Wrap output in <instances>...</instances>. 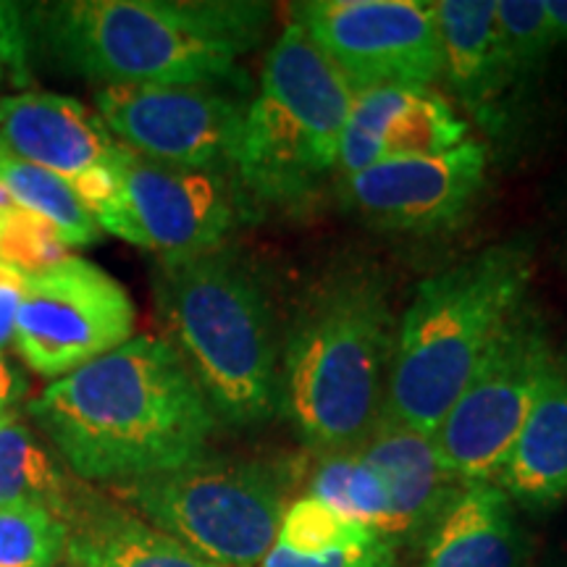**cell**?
Instances as JSON below:
<instances>
[{
	"label": "cell",
	"mask_w": 567,
	"mask_h": 567,
	"mask_svg": "<svg viewBox=\"0 0 567 567\" xmlns=\"http://www.w3.org/2000/svg\"><path fill=\"white\" fill-rule=\"evenodd\" d=\"M134 329L137 308L122 284L92 260L66 255L27 276L13 347L32 373L59 381L130 342Z\"/></svg>",
	"instance_id": "10"
},
{
	"label": "cell",
	"mask_w": 567,
	"mask_h": 567,
	"mask_svg": "<svg viewBox=\"0 0 567 567\" xmlns=\"http://www.w3.org/2000/svg\"><path fill=\"white\" fill-rule=\"evenodd\" d=\"M555 350L547 318L526 300L494 337L434 434L442 463L460 484L499 476Z\"/></svg>",
	"instance_id": "8"
},
{
	"label": "cell",
	"mask_w": 567,
	"mask_h": 567,
	"mask_svg": "<svg viewBox=\"0 0 567 567\" xmlns=\"http://www.w3.org/2000/svg\"><path fill=\"white\" fill-rule=\"evenodd\" d=\"M534 245L505 239L417 284L396 323L386 415L436 434L494 337L528 300Z\"/></svg>",
	"instance_id": "5"
},
{
	"label": "cell",
	"mask_w": 567,
	"mask_h": 567,
	"mask_svg": "<svg viewBox=\"0 0 567 567\" xmlns=\"http://www.w3.org/2000/svg\"><path fill=\"white\" fill-rule=\"evenodd\" d=\"M513 499L494 481H467L425 534L421 567H520Z\"/></svg>",
	"instance_id": "19"
},
{
	"label": "cell",
	"mask_w": 567,
	"mask_h": 567,
	"mask_svg": "<svg viewBox=\"0 0 567 567\" xmlns=\"http://www.w3.org/2000/svg\"><path fill=\"white\" fill-rule=\"evenodd\" d=\"M63 559L71 567H221L90 484L66 517Z\"/></svg>",
	"instance_id": "17"
},
{
	"label": "cell",
	"mask_w": 567,
	"mask_h": 567,
	"mask_svg": "<svg viewBox=\"0 0 567 567\" xmlns=\"http://www.w3.org/2000/svg\"><path fill=\"white\" fill-rule=\"evenodd\" d=\"M496 53L509 90L528 87L557 51L544 0H496Z\"/></svg>",
	"instance_id": "24"
},
{
	"label": "cell",
	"mask_w": 567,
	"mask_h": 567,
	"mask_svg": "<svg viewBox=\"0 0 567 567\" xmlns=\"http://www.w3.org/2000/svg\"><path fill=\"white\" fill-rule=\"evenodd\" d=\"M6 158H9V153H6V147H3V145H0V163H3Z\"/></svg>",
	"instance_id": "34"
},
{
	"label": "cell",
	"mask_w": 567,
	"mask_h": 567,
	"mask_svg": "<svg viewBox=\"0 0 567 567\" xmlns=\"http://www.w3.org/2000/svg\"><path fill=\"white\" fill-rule=\"evenodd\" d=\"M396 321L371 266L321 276L281 344V413L318 457L358 450L386 413Z\"/></svg>",
	"instance_id": "3"
},
{
	"label": "cell",
	"mask_w": 567,
	"mask_h": 567,
	"mask_svg": "<svg viewBox=\"0 0 567 567\" xmlns=\"http://www.w3.org/2000/svg\"><path fill=\"white\" fill-rule=\"evenodd\" d=\"M163 339L182 354L218 423L247 429L281 413V344L271 295L234 247L153 268Z\"/></svg>",
	"instance_id": "4"
},
{
	"label": "cell",
	"mask_w": 567,
	"mask_h": 567,
	"mask_svg": "<svg viewBox=\"0 0 567 567\" xmlns=\"http://www.w3.org/2000/svg\"><path fill=\"white\" fill-rule=\"evenodd\" d=\"M358 452L379 473L389 492L392 502L389 542L394 547L429 534L457 488L463 486L442 463L434 434H423L386 413L358 446Z\"/></svg>",
	"instance_id": "15"
},
{
	"label": "cell",
	"mask_w": 567,
	"mask_h": 567,
	"mask_svg": "<svg viewBox=\"0 0 567 567\" xmlns=\"http://www.w3.org/2000/svg\"><path fill=\"white\" fill-rule=\"evenodd\" d=\"M0 84H3V61H0ZM0 103H3V97H0Z\"/></svg>",
	"instance_id": "35"
},
{
	"label": "cell",
	"mask_w": 567,
	"mask_h": 567,
	"mask_svg": "<svg viewBox=\"0 0 567 567\" xmlns=\"http://www.w3.org/2000/svg\"><path fill=\"white\" fill-rule=\"evenodd\" d=\"M71 476L122 486L208 455L218 417L182 354L161 334H134L95 363L24 402Z\"/></svg>",
	"instance_id": "1"
},
{
	"label": "cell",
	"mask_w": 567,
	"mask_h": 567,
	"mask_svg": "<svg viewBox=\"0 0 567 567\" xmlns=\"http://www.w3.org/2000/svg\"><path fill=\"white\" fill-rule=\"evenodd\" d=\"M17 417H19V410H11V408L0 405V425L9 423V421H17Z\"/></svg>",
	"instance_id": "32"
},
{
	"label": "cell",
	"mask_w": 567,
	"mask_h": 567,
	"mask_svg": "<svg viewBox=\"0 0 567 567\" xmlns=\"http://www.w3.org/2000/svg\"><path fill=\"white\" fill-rule=\"evenodd\" d=\"M0 184L9 189L13 203L45 218L66 247H90L101 239L103 231L92 210L61 176L9 155L0 163Z\"/></svg>",
	"instance_id": "23"
},
{
	"label": "cell",
	"mask_w": 567,
	"mask_h": 567,
	"mask_svg": "<svg viewBox=\"0 0 567 567\" xmlns=\"http://www.w3.org/2000/svg\"><path fill=\"white\" fill-rule=\"evenodd\" d=\"M92 216L101 231L158 260H182L229 245L252 216V200L237 176L168 166L122 145L116 189Z\"/></svg>",
	"instance_id": "9"
},
{
	"label": "cell",
	"mask_w": 567,
	"mask_h": 567,
	"mask_svg": "<svg viewBox=\"0 0 567 567\" xmlns=\"http://www.w3.org/2000/svg\"><path fill=\"white\" fill-rule=\"evenodd\" d=\"M27 32L66 74L111 84L213 87L239 80L271 9L239 0H63L32 6Z\"/></svg>",
	"instance_id": "2"
},
{
	"label": "cell",
	"mask_w": 567,
	"mask_h": 567,
	"mask_svg": "<svg viewBox=\"0 0 567 567\" xmlns=\"http://www.w3.org/2000/svg\"><path fill=\"white\" fill-rule=\"evenodd\" d=\"M255 567H396V547L384 542V538H373L363 547L305 555V551H295L276 542Z\"/></svg>",
	"instance_id": "28"
},
{
	"label": "cell",
	"mask_w": 567,
	"mask_h": 567,
	"mask_svg": "<svg viewBox=\"0 0 567 567\" xmlns=\"http://www.w3.org/2000/svg\"><path fill=\"white\" fill-rule=\"evenodd\" d=\"M496 0H436L442 76L455 101L486 130L507 122L509 90L496 53Z\"/></svg>",
	"instance_id": "18"
},
{
	"label": "cell",
	"mask_w": 567,
	"mask_h": 567,
	"mask_svg": "<svg viewBox=\"0 0 567 567\" xmlns=\"http://www.w3.org/2000/svg\"><path fill=\"white\" fill-rule=\"evenodd\" d=\"M82 488L84 481L71 476L32 425L21 417L0 425V507L38 505L66 523Z\"/></svg>",
	"instance_id": "20"
},
{
	"label": "cell",
	"mask_w": 567,
	"mask_h": 567,
	"mask_svg": "<svg viewBox=\"0 0 567 567\" xmlns=\"http://www.w3.org/2000/svg\"><path fill=\"white\" fill-rule=\"evenodd\" d=\"M66 557V523L38 505L0 507V567H59Z\"/></svg>",
	"instance_id": "25"
},
{
	"label": "cell",
	"mask_w": 567,
	"mask_h": 567,
	"mask_svg": "<svg viewBox=\"0 0 567 567\" xmlns=\"http://www.w3.org/2000/svg\"><path fill=\"white\" fill-rule=\"evenodd\" d=\"M292 19L350 90H431L442 76L434 3L423 0H308Z\"/></svg>",
	"instance_id": "11"
},
{
	"label": "cell",
	"mask_w": 567,
	"mask_h": 567,
	"mask_svg": "<svg viewBox=\"0 0 567 567\" xmlns=\"http://www.w3.org/2000/svg\"><path fill=\"white\" fill-rule=\"evenodd\" d=\"M69 255L66 243L45 218L11 203L0 210V260L24 276L48 271Z\"/></svg>",
	"instance_id": "27"
},
{
	"label": "cell",
	"mask_w": 567,
	"mask_h": 567,
	"mask_svg": "<svg viewBox=\"0 0 567 567\" xmlns=\"http://www.w3.org/2000/svg\"><path fill=\"white\" fill-rule=\"evenodd\" d=\"M11 203H13V197L9 195V189H6L3 184H0V210H3V208H9Z\"/></svg>",
	"instance_id": "33"
},
{
	"label": "cell",
	"mask_w": 567,
	"mask_h": 567,
	"mask_svg": "<svg viewBox=\"0 0 567 567\" xmlns=\"http://www.w3.org/2000/svg\"><path fill=\"white\" fill-rule=\"evenodd\" d=\"M24 274L0 260V352L13 342V323H17V310L21 295H24Z\"/></svg>",
	"instance_id": "29"
},
{
	"label": "cell",
	"mask_w": 567,
	"mask_h": 567,
	"mask_svg": "<svg viewBox=\"0 0 567 567\" xmlns=\"http://www.w3.org/2000/svg\"><path fill=\"white\" fill-rule=\"evenodd\" d=\"M310 496L389 542V534H392L389 492L379 473L360 457L358 450L337 452V455H323L318 460L313 476H310Z\"/></svg>",
	"instance_id": "21"
},
{
	"label": "cell",
	"mask_w": 567,
	"mask_h": 567,
	"mask_svg": "<svg viewBox=\"0 0 567 567\" xmlns=\"http://www.w3.org/2000/svg\"><path fill=\"white\" fill-rule=\"evenodd\" d=\"M494 484L513 505L534 513L567 499V344L551 354L534 408Z\"/></svg>",
	"instance_id": "16"
},
{
	"label": "cell",
	"mask_w": 567,
	"mask_h": 567,
	"mask_svg": "<svg viewBox=\"0 0 567 567\" xmlns=\"http://www.w3.org/2000/svg\"><path fill=\"white\" fill-rule=\"evenodd\" d=\"M0 145L11 158L45 168L74 187L87 208L116 189L122 142L95 111L55 92H21L0 103Z\"/></svg>",
	"instance_id": "14"
},
{
	"label": "cell",
	"mask_w": 567,
	"mask_h": 567,
	"mask_svg": "<svg viewBox=\"0 0 567 567\" xmlns=\"http://www.w3.org/2000/svg\"><path fill=\"white\" fill-rule=\"evenodd\" d=\"M471 124L455 111V105L436 95L434 90L410 87L389 116L381 137V161L429 158L463 145Z\"/></svg>",
	"instance_id": "22"
},
{
	"label": "cell",
	"mask_w": 567,
	"mask_h": 567,
	"mask_svg": "<svg viewBox=\"0 0 567 567\" xmlns=\"http://www.w3.org/2000/svg\"><path fill=\"white\" fill-rule=\"evenodd\" d=\"M95 113L132 153L168 166L237 176L247 101L213 87L111 84L95 90Z\"/></svg>",
	"instance_id": "12"
},
{
	"label": "cell",
	"mask_w": 567,
	"mask_h": 567,
	"mask_svg": "<svg viewBox=\"0 0 567 567\" xmlns=\"http://www.w3.org/2000/svg\"><path fill=\"white\" fill-rule=\"evenodd\" d=\"M352 97L342 74L289 19L268 48L239 140L234 174L252 205L300 208L321 193L337 174Z\"/></svg>",
	"instance_id": "6"
},
{
	"label": "cell",
	"mask_w": 567,
	"mask_h": 567,
	"mask_svg": "<svg viewBox=\"0 0 567 567\" xmlns=\"http://www.w3.org/2000/svg\"><path fill=\"white\" fill-rule=\"evenodd\" d=\"M486 179V145L465 140L429 158L381 161L342 176L339 200L373 229L429 237L463 224L484 193Z\"/></svg>",
	"instance_id": "13"
},
{
	"label": "cell",
	"mask_w": 567,
	"mask_h": 567,
	"mask_svg": "<svg viewBox=\"0 0 567 567\" xmlns=\"http://www.w3.org/2000/svg\"><path fill=\"white\" fill-rule=\"evenodd\" d=\"M27 392H30L27 373L13 363L9 354L0 352V405L11 410H24Z\"/></svg>",
	"instance_id": "30"
},
{
	"label": "cell",
	"mask_w": 567,
	"mask_h": 567,
	"mask_svg": "<svg viewBox=\"0 0 567 567\" xmlns=\"http://www.w3.org/2000/svg\"><path fill=\"white\" fill-rule=\"evenodd\" d=\"M59 567H71V565H69V563H66V559H63V563H61V565H59Z\"/></svg>",
	"instance_id": "36"
},
{
	"label": "cell",
	"mask_w": 567,
	"mask_h": 567,
	"mask_svg": "<svg viewBox=\"0 0 567 567\" xmlns=\"http://www.w3.org/2000/svg\"><path fill=\"white\" fill-rule=\"evenodd\" d=\"M547 6L551 32H555L557 45H565L567 42V0H544Z\"/></svg>",
	"instance_id": "31"
},
{
	"label": "cell",
	"mask_w": 567,
	"mask_h": 567,
	"mask_svg": "<svg viewBox=\"0 0 567 567\" xmlns=\"http://www.w3.org/2000/svg\"><path fill=\"white\" fill-rule=\"evenodd\" d=\"M373 538H379L373 530L347 520L321 499L308 494L289 502L276 542L295 551H305V555H318V551L363 547Z\"/></svg>",
	"instance_id": "26"
},
{
	"label": "cell",
	"mask_w": 567,
	"mask_h": 567,
	"mask_svg": "<svg viewBox=\"0 0 567 567\" xmlns=\"http://www.w3.org/2000/svg\"><path fill=\"white\" fill-rule=\"evenodd\" d=\"M111 492L142 520L221 567L258 565L289 507L287 471L264 460L205 455Z\"/></svg>",
	"instance_id": "7"
}]
</instances>
